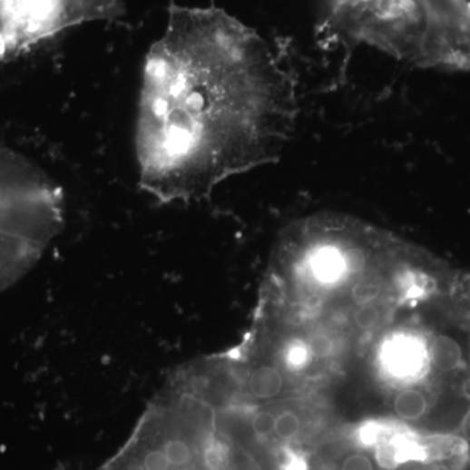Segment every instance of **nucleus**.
Instances as JSON below:
<instances>
[{
  "label": "nucleus",
  "mask_w": 470,
  "mask_h": 470,
  "mask_svg": "<svg viewBox=\"0 0 470 470\" xmlns=\"http://www.w3.org/2000/svg\"><path fill=\"white\" fill-rule=\"evenodd\" d=\"M296 117L294 83L257 32L217 8L172 5L142 68L140 186L162 203L201 201L279 160Z\"/></svg>",
  "instance_id": "1"
},
{
  "label": "nucleus",
  "mask_w": 470,
  "mask_h": 470,
  "mask_svg": "<svg viewBox=\"0 0 470 470\" xmlns=\"http://www.w3.org/2000/svg\"><path fill=\"white\" fill-rule=\"evenodd\" d=\"M64 226V196L44 169L0 145V291L37 264Z\"/></svg>",
  "instance_id": "2"
},
{
  "label": "nucleus",
  "mask_w": 470,
  "mask_h": 470,
  "mask_svg": "<svg viewBox=\"0 0 470 470\" xmlns=\"http://www.w3.org/2000/svg\"><path fill=\"white\" fill-rule=\"evenodd\" d=\"M91 10L92 0H0V61L85 24Z\"/></svg>",
  "instance_id": "3"
},
{
  "label": "nucleus",
  "mask_w": 470,
  "mask_h": 470,
  "mask_svg": "<svg viewBox=\"0 0 470 470\" xmlns=\"http://www.w3.org/2000/svg\"><path fill=\"white\" fill-rule=\"evenodd\" d=\"M428 359L440 375H456L465 368L466 356L463 345L455 336L439 333L428 344Z\"/></svg>",
  "instance_id": "4"
},
{
  "label": "nucleus",
  "mask_w": 470,
  "mask_h": 470,
  "mask_svg": "<svg viewBox=\"0 0 470 470\" xmlns=\"http://www.w3.org/2000/svg\"><path fill=\"white\" fill-rule=\"evenodd\" d=\"M284 377L273 366L261 365L255 367L247 377V388L257 400H270L281 394Z\"/></svg>",
  "instance_id": "5"
},
{
  "label": "nucleus",
  "mask_w": 470,
  "mask_h": 470,
  "mask_svg": "<svg viewBox=\"0 0 470 470\" xmlns=\"http://www.w3.org/2000/svg\"><path fill=\"white\" fill-rule=\"evenodd\" d=\"M394 407L398 417L404 421L415 422L426 417L431 404L425 392L410 388L396 395Z\"/></svg>",
  "instance_id": "6"
},
{
  "label": "nucleus",
  "mask_w": 470,
  "mask_h": 470,
  "mask_svg": "<svg viewBox=\"0 0 470 470\" xmlns=\"http://www.w3.org/2000/svg\"><path fill=\"white\" fill-rule=\"evenodd\" d=\"M382 289L383 285L379 279L368 276L364 281L357 282L356 287L353 288V299L359 306L373 303L382 293Z\"/></svg>",
  "instance_id": "7"
},
{
  "label": "nucleus",
  "mask_w": 470,
  "mask_h": 470,
  "mask_svg": "<svg viewBox=\"0 0 470 470\" xmlns=\"http://www.w3.org/2000/svg\"><path fill=\"white\" fill-rule=\"evenodd\" d=\"M300 419L294 412H284L276 417L275 434L279 438L290 440L299 436Z\"/></svg>",
  "instance_id": "8"
},
{
  "label": "nucleus",
  "mask_w": 470,
  "mask_h": 470,
  "mask_svg": "<svg viewBox=\"0 0 470 470\" xmlns=\"http://www.w3.org/2000/svg\"><path fill=\"white\" fill-rule=\"evenodd\" d=\"M357 326L362 329H370L377 327V324L382 320V310L377 308L375 303H367V305H362L358 310L356 311V317H354Z\"/></svg>",
  "instance_id": "9"
},
{
  "label": "nucleus",
  "mask_w": 470,
  "mask_h": 470,
  "mask_svg": "<svg viewBox=\"0 0 470 470\" xmlns=\"http://www.w3.org/2000/svg\"><path fill=\"white\" fill-rule=\"evenodd\" d=\"M275 416L266 410H261L252 417L251 427L259 438H267L275 433Z\"/></svg>",
  "instance_id": "10"
},
{
  "label": "nucleus",
  "mask_w": 470,
  "mask_h": 470,
  "mask_svg": "<svg viewBox=\"0 0 470 470\" xmlns=\"http://www.w3.org/2000/svg\"><path fill=\"white\" fill-rule=\"evenodd\" d=\"M341 470H374V464L366 455L354 454L344 460Z\"/></svg>",
  "instance_id": "11"
},
{
  "label": "nucleus",
  "mask_w": 470,
  "mask_h": 470,
  "mask_svg": "<svg viewBox=\"0 0 470 470\" xmlns=\"http://www.w3.org/2000/svg\"><path fill=\"white\" fill-rule=\"evenodd\" d=\"M288 470H305V466H303L300 461H294V463L288 466Z\"/></svg>",
  "instance_id": "12"
},
{
  "label": "nucleus",
  "mask_w": 470,
  "mask_h": 470,
  "mask_svg": "<svg viewBox=\"0 0 470 470\" xmlns=\"http://www.w3.org/2000/svg\"><path fill=\"white\" fill-rule=\"evenodd\" d=\"M433 470H451L446 464H436Z\"/></svg>",
  "instance_id": "13"
}]
</instances>
